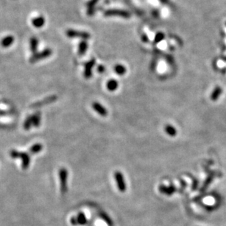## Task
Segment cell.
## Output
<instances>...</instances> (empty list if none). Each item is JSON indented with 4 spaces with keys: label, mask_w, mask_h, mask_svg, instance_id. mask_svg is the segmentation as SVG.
Instances as JSON below:
<instances>
[{
    "label": "cell",
    "mask_w": 226,
    "mask_h": 226,
    "mask_svg": "<svg viewBox=\"0 0 226 226\" xmlns=\"http://www.w3.org/2000/svg\"><path fill=\"white\" fill-rule=\"evenodd\" d=\"M60 179V186H61V192L62 194H65L67 192V180H68V171L66 168H62L59 171Z\"/></svg>",
    "instance_id": "cell-1"
},
{
    "label": "cell",
    "mask_w": 226,
    "mask_h": 226,
    "mask_svg": "<svg viewBox=\"0 0 226 226\" xmlns=\"http://www.w3.org/2000/svg\"><path fill=\"white\" fill-rule=\"evenodd\" d=\"M51 54L52 51L51 50V49H45V50L42 51V52H40V53L34 54L30 58V59H29V62H30L31 63H34V62L40 61V60L43 59L48 58V56H50L51 55Z\"/></svg>",
    "instance_id": "cell-2"
},
{
    "label": "cell",
    "mask_w": 226,
    "mask_h": 226,
    "mask_svg": "<svg viewBox=\"0 0 226 226\" xmlns=\"http://www.w3.org/2000/svg\"><path fill=\"white\" fill-rule=\"evenodd\" d=\"M66 34L69 37H79V38L83 39V40H86L91 37V35L88 32L73 30V29H69L66 32Z\"/></svg>",
    "instance_id": "cell-3"
},
{
    "label": "cell",
    "mask_w": 226,
    "mask_h": 226,
    "mask_svg": "<svg viewBox=\"0 0 226 226\" xmlns=\"http://www.w3.org/2000/svg\"><path fill=\"white\" fill-rule=\"evenodd\" d=\"M104 15L106 16H121L124 19H129L130 17V13L126 10H108L105 11Z\"/></svg>",
    "instance_id": "cell-4"
},
{
    "label": "cell",
    "mask_w": 226,
    "mask_h": 226,
    "mask_svg": "<svg viewBox=\"0 0 226 226\" xmlns=\"http://www.w3.org/2000/svg\"><path fill=\"white\" fill-rule=\"evenodd\" d=\"M114 178L116 180V182L117 184L118 189L121 192H124L126 190V183L124 181V178L123 174L119 171H116L114 173Z\"/></svg>",
    "instance_id": "cell-5"
},
{
    "label": "cell",
    "mask_w": 226,
    "mask_h": 226,
    "mask_svg": "<svg viewBox=\"0 0 226 226\" xmlns=\"http://www.w3.org/2000/svg\"><path fill=\"white\" fill-rule=\"evenodd\" d=\"M96 61L94 59L90 60L89 62L85 63V70H84V77L86 78H90L92 75V70L91 69L95 65Z\"/></svg>",
    "instance_id": "cell-6"
},
{
    "label": "cell",
    "mask_w": 226,
    "mask_h": 226,
    "mask_svg": "<svg viewBox=\"0 0 226 226\" xmlns=\"http://www.w3.org/2000/svg\"><path fill=\"white\" fill-rule=\"evenodd\" d=\"M56 99H57V97L56 95H52V96L48 97L47 98H45L43 100L38 101V102L32 104V107L39 108V107H40V106H45V105H47V104H49V103H51L54 102V101L56 100Z\"/></svg>",
    "instance_id": "cell-7"
},
{
    "label": "cell",
    "mask_w": 226,
    "mask_h": 226,
    "mask_svg": "<svg viewBox=\"0 0 226 226\" xmlns=\"http://www.w3.org/2000/svg\"><path fill=\"white\" fill-rule=\"evenodd\" d=\"M92 108L94 109V111H96L97 113L101 115L102 117H106L108 114V111L107 110L105 107H103L102 105L100 103H97V102H94L92 103Z\"/></svg>",
    "instance_id": "cell-8"
},
{
    "label": "cell",
    "mask_w": 226,
    "mask_h": 226,
    "mask_svg": "<svg viewBox=\"0 0 226 226\" xmlns=\"http://www.w3.org/2000/svg\"><path fill=\"white\" fill-rule=\"evenodd\" d=\"M19 158H21V160H22L23 169H27L28 167L29 166V164H30V157H29V155L27 153H25V152H21Z\"/></svg>",
    "instance_id": "cell-9"
},
{
    "label": "cell",
    "mask_w": 226,
    "mask_h": 226,
    "mask_svg": "<svg viewBox=\"0 0 226 226\" xmlns=\"http://www.w3.org/2000/svg\"><path fill=\"white\" fill-rule=\"evenodd\" d=\"M45 19H44L43 16H37V18H34V19H32V25H33L34 27L40 28V27H42L44 24H45Z\"/></svg>",
    "instance_id": "cell-10"
},
{
    "label": "cell",
    "mask_w": 226,
    "mask_h": 226,
    "mask_svg": "<svg viewBox=\"0 0 226 226\" xmlns=\"http://www.w3.org/2000/svg\"><path fill=\"white\" fill-rule=\"evenodd\" d=\"M14 40L15 39L13 36H7V37H4V38L1 40V45H2V47H4V48H8V47H10L13 43Z\"/></svg>",
    "instance_id": "cell-11"
},
{
    "label": "cell",
    "mask_w": 226,
    "mask_h": 226,
    "mask_svg": "<svg viewBox=\"0 0 226 226\" xmlns=\"http://www.w3.org/2000/svg\"><path fill=\"white\" fill-rule=\"evenodd\" d=\"M222 92V89L220 86H217L214 90H213L212 94H211V100L212 101H216L218 100V98L219 97V96L221 95Z\"/></svg>",
    "instance_id": "cell-12"
},
{
    "label": "cell",
    "mask_w": 226,
    "mask_h": 226,
    "mask_svg": "<svg viewBox=\"0 0 226 226\" xmlns=\"http://www.w3.org/2000/svg\"><path fill=\"white\" fill-rule=\"evenodd\" d=\"M88 49V42L86 40H83L79 43L78 46V54L82 56L85 54L86 51Z\"/></svg>",
    "instance_id": "cell-13"
},
{
    "label": "cell",
    "mask_w": 226,
    "mask_h": 226,
    "mask_svg": "<svg viewBox=\"0 0 226 226\" xmlns=\"http://www.w3.org/2000/svg\"><path fill=\"white\" fill-rule=\"evenodd\" d=\"M118 86H119V83L115 79L109 80L107 83V89L111 91H114L117 90Z\"/></svg>",
    "instance_id": "cell-14"
},
{
    "label": "cell",
    "mask_w": 226,
    "mask_h": 226,
    "mask_svg": "<svg viewBox=\"0 0 226 226\" xmlns=\"http://www.w3.org/2000/svg\"><path fill=\"white\" fill-rule=\"evenodd\" d=\"M160 191L162 193H164L166 195H171L176 191V188L173 186L171 187H165V186H160Z\"/></svg>",
    "instance_id": "cell-15"
},
{
    "label": "cell",
    "mask_w": 226,
    "mask_h": 226,
    "mask_svg": "<svg viewBox=\"0 0 226 226\" xmlns=\"http://www.w3.org/2000/svg\"><path fill=\"white\" fill-rule=\"evenodd\" d=\"M77 220H78V223L79 225H84L87 223V219H86V215L83 212H80L79 214L77 215L76 217Z\"/></svg>",
    "instance_id": "cell-16"
},
{
    "label": "cell",
    "mask_w": 226,
    "mask_h": 226,
    "mask_svg": "<svg viewBox=\"0 0 226 226\" xmlns=\"http://www.w3.org/2000/svg\"><path fill=\"white\" fill-rule=\"evenodd\" d=\"M114 71L119 75H123L127 72V69L122 65H117L114 67Z\"/></svg>",
    "instance_id": "cell-17"
},
{
    "label": "cell",
    "mask_w": 226,
    "mask_h": 226,
    "mask_svg": "<svg viewBox=\"0 0 226 226\" xmlns=\"http://www.w3.org/2000/svg\"><path fill=\"white\" fill-rule=\"evenodd\" d=\"M37 45H38V40L36 37H32L30 39V49L33 54L37 51Z\"/></svg>",
    "instance_id": "cell-18"
},
{
    "label": "cell",
    "mask_w": 226,
    "mask_h": 226,
    "mask_svg": "<svg viewBox=\"0 0 226 226\" xmlns=\"http://www.w3.org/2000/svg\"><path fill=\"white\" fill-rule=\"evenodd\" d=\"M165 132H167L168 135H169L170 136H172V137L176 136V133H177L176 129H175L173 126L170 125V124H168V125L165 126Z\"/></svg>",
    "instance_id": "cell-19"
},
{
    "label": "cell",
    "mask_w": 226,
    "mask_h": 226,
    "mask_svg": "<svg viewBox=\"0 0 226 226\" xmlns=\"http://www.w3.org/2000/svg\"><path fill=\"white\" fill-rule=\"evenodd\" d=\"M42 149V145L41 143H36L34 144L30 148V153L34 155V154L39 153Z\"/></svg>",
    "instance_id": "cell-20"
},
{
    "label": "cell",
    "mask_w": 226,
    "mask_h": 226,
    "mask_svg": "<svg viewBox=\"0 0 226 226\" xmlns=\"http://www.w3.org/2000/svg\"><path fill=\"white\" fill-rule=\"evenodd\" d=\"M40 114L39 112L34 114L33 116H32V124L35 127H38L40 124Z\"/></svg>",
    "instance_id": "cell-21"
},
{
    "label": "cell",
    "mask_w": 226,
    "mask_h": 226,
    "mask_svg": "<svg viewBox=\"0 0 226 226\" xmlns=\"http://www.w3.org/2000/svg\"><path fill=\"white\" fill-rule=\"evenodd\" d=\"M33 125L32 124V116H29L27 118V119L25 120V122L24 124V127L26 130H29L31 128V127Z\"/></svg>",
    "instance_id": "cell-22"
},
{
    "label": "cell",
    "mask_w": 226,
    "mask_h": 226,
    "mask_svg": "<svg viewBox=\"0 0 226 226\" xmlns=\"http://www.w3.org/2000/svg\"><path fill=\"white\" fill-rule=\"evenodd\" d=\"M100 217L101 218H102L103 219V220H104L105 222H106V223H107L109 225H110V226H112L113 225L112 219L110 218V217H109V216L107 215V214H106V213H102V214H100Z\"/></svg>",
    "instance_id": "cell-23"
},
{
    "label": "cell",
    "mask_w": 226,
    "mask_h": 226,
    "mask_svg": "<svg viewBox=\"0 0 226 226\" xmlns=\"http://www.w3.org/2000/svg\"><path fill=\"white\" fill-rule=\"evenodd\" d=\"M164 34L162 33V32H158V33L156 34V35L155 37V43H158V42H161L164 39Z\"/></svg>",
    "instance_id": "cell-24"
},
{
    "label": "cell",
    "mask_w": 226,
    "mask_h": 226,
    "mask_svg": "<svg viewBox=\"0 0 226 226\" xmlns=\"http://www.w3.org/2000/svg\"><path fill=\"white\" fill-rule=\"evenodd\" d=\"M20 154H21V152H18V151H16V150H11L10 152V155L11 158L13 159L19 158V157H20Z\"/></svg>",
    "instance_id": "cell-25"
},
{
    "label": "cell",
    "mask_w": 226,
    "mask_h": 226,
    "mask_svg": "<svg viewBox=\"0 0 226 226\" xmlns=\"http://www.w3.org/2000/svg\"><path fill=\"white\" fill-rule=\"evenodd\" d=\"M99 1L100 0H90V1H89L87 3H86V6H87L89 8L94 7V6H95V4Z\"/></svg>",
    "instance_id": "cell-26"
},
{
    "label": "cell",
    "mask_w": 226,
    "mask_h": 226,
    "mask_svg": "<svg viewBox=\"0 0 226 226\" xmlns=\"http://www.w3.org/2000/svg\"><path fill=\"white\" fill-rule=\"evenodd\" d=\"M70 222H71V224L73 225H78V220H77V218L75 217H72L71 219H70Z\"/></svg>",
    "instance_id": "cell-27"
},
{
    "label": "cell",
    "mask_w": 226,
    "mask_h": 226,
    "mask_svg": "<svg viewBox=\"0 0 226 226\" xmlns=\"http://www.w3.org/2000/svg\"><path fill=\"white\" fill-rule=\"evenodd\" d=\"M212 179V177H209V178H208L207 179H206V181L205 182V184H204V186H203V189H205V188L207 187V186L209 185V183L211 182Z\"/></svg>",
    "instance_id": "cell-28"
},
{
    "label": "cell",
    "mask_w": 226,
    "mask_h": 226,
    "mask_svg": "<svg viewBox=\"0 0 226 226\" xmlns=\"http://www.w3.org/2000/svg\"><path fill=\"white\" fill-rule=\"evenodd\" d=\"M106 70V68H105V67L103 66V65H99L97 68V71L99 72V73H103V72Z\"/></svg>",
    "instance_id": "cell-29"
},
{
    "label": "cell",
    "mask_w": 226,
    "mask_h": 226,
    "mask_svg": "<svg viewBox=\"0 0 226 226\" xmlns=\"http://www.w3.org/2000/svg\"></svg>",
    "instance_id": "cell-30"
}]
</instances>
